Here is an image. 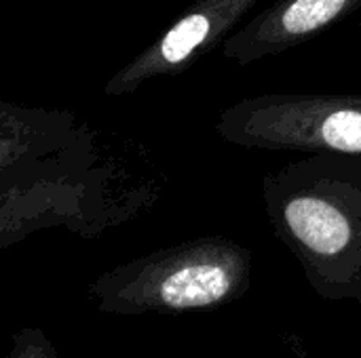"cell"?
Listing matches in <instances>:
<instances>
[{"mask_svg": "<svg viewBox=\"0 0 361 358\" xmlns=\"http://www.w3.org/2000/svg\"><path fill=\"white\" fill-rule=\"evenodd\" d=\"M361 8V0H277L235 30L220 53L239 68L281 55Z\"/></svg>", "mask_w": 361, "mask_h": 358, "instance_id": "obj_5", "label": "cell"}, {"mask_svg": "<svg viewBox=\"0 0 361 358\" xmlns=\"http://www.w3.org/2000/svg\"><path fill=\"white\" fill-rule=\"evenodd\" d=\"M222 141L271 152L361 156V93H271L245 97L216 122Z\"/></svg>", "mask_w": 361, "mask_h": 358, "instance_id": "obj_3", "label": "cell"}, {"mask_svg": "<svg viewBox=\"0 0 361 358\" xmlns=\"http://www.w3.org/2000/svg\"><path fill=\"white\" fill-rule=\"evenodd\" d=\"M254 253L226 236H199L102 272L87 289L104 314H182L239 302Z\"/></svg>", "mask_w": 361, "mask_h": 358, "instance_id": "obj_2", "label": "cell"}, {"mask_svg": "<svg viewBox=\"0 0 361 358\" xmlns=\"http://www.w3.org/2000/svg\"><path fill=\"white\" fill-rule=\"evenodd\" d=\"M6 358H59V354L42 329L23 327L13 333Z\"/></svg>", "mask_w": 361, "mask_h": 358, "instance_id": "obj_6", "label": "cell"}, {"mask_svg": "<svg viewBox=\"0 0 361 358\" xmlns=\"http://www.w3.org/2000/svg\"><path fill=\"white\" fill-rule=\"evenodd\" d=\"M260 0H195L169 30L112 74L104 87V95H129L154 78L186 72L209 51L222 46L237 23Z\"/></svg>", "mask_w": 361, "mask_h": 358, "instance_id": "obj_4", "label": "cell"}, {"mask_svg": "<svg viewBox=\"0 0 361 358\" xmlns=\"http://www.w3.org/2000/svg\"><path fill=\"white\" fill-rule=\"evenodd\" d=\"M279 243L322 300L361 304V156L309 154L262 179Z\"/></svg>", "mask_w": 361, "mask_h": 358, "instance_id": "obj_1", "label": "cell"}]
</instances>
